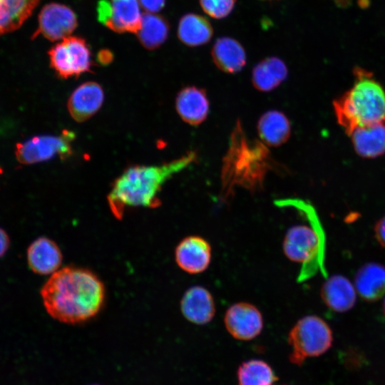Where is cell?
<instances>
[{
  "label": "cell",
  "mask_w": 385,
  "mask_h": 385,
  "mask_svg": "<svg viewBox=\"0 0 385 385\" xmlns=\"http://www.w3.org/2000/svg\"><path fill=\"white\" fill-rule=\"evenodd\" d=\"M169 31V23L164 17L147 12L143 14L141 25L136 34L143 46L154 50L167 40Z\"/></svg>",
  "instance_id": "cell-25"
},
{
  "label": "cell",
  "mask_w": 385,
  "mask_h": 385,
  "mask_svg": "<svg viewBox=\"0 0 385 385\" xmlns=\"http://www.w3.org/2000/svg\"><path fill=\"white\" fill-rule=\"evenodd\" d=\"M104 101L103 89L94 81L78 86L67 101V108L72 118L78 123L84 122L96 114Z\"/></svg>",
  "instance_id": "cell-13"
},
{
  "label": "cell",
  "mask_w": 385,
  "mask_h": 385,
  "mask_svg": "<svg viewBox=\"0 0 385 385\" xmlns=\"http://www.w3.org/2000/svg\"><path fill=\"white\" fill-rule=\"evenodd\" d=\"M197 159L190 150L181 157L156 165H135L126 168L113 183L107 199L113 216L120 220L128 208H155L163 185Z\"/></svg>",
  "instance_id": "cell-2"
},
{
  "label": "cell",
  "mask_w": 385,
  "mask_h": 385,
  "mask_svg": "<svg viewBox=\"0 0 385 385\" xmlns=\"http://www.w3.org/2000/svg\"><path fill=\"white\" fill-rule=\"evenodd\" d=\"M41 295L48 314L66 324H78L94 317L105 300V287L91 271L66 267L53 273Z\"/></svg>",
  "instance_id": "cell-1"
},
{
  "label": "cell",
  "mask_w": 385,
  "mask_h": 385,
  "mask_svg": "<svg viewBox=\"0 0 385 385\" xmlns=\"http://www.w3.org/2000/svg\"><path fill=\"white\" fill-rule=\"evenodd\" d=\"M333 342L332 332L328 324L316 315L299 319L288 334L291 347L289 361L301 366L308 357L319 356L329 350Z\"/></svg>",
  "instance_id": "cell-6"
},
{
  "label": "cell",
  "mask_w": 385,
  "mask_h": 385,
  "mask_svg": "<svg viewBox=\"0 0 385 385\" xmlns=\"http://www.w3.org/2000/svg\"><path fill=\"white\" fill-rule=\"evenodd\" d=\"M352 86L333 103L337 120L349 135L357 128L385 123V90L369 71L356 68Z\"/></svg>",
  "instance_id": "cell-4"
},
{
  "label": "cell",
  "mask_w": 385,
  "mask_h": 385,
  "mask_svg": "<svg viewBox=\"0 0 385 385\" xmlns=\"http://www.w3.org/2000/svg\"><path fill=\"white\" fill-rule=\"evenodd\" d=\"M265 1V0H264ZM266 1V0H265Z\"/></svg>",
  "instance_id": "cell-33"
},
{
  "label": "cell",
  "mask_w": 385,
  "mask_h": 385,
  "mask_svg": "<svg viewBox=\"0 0 385 385\" xmlns=\"http://www.w3.org/2000/svg\"><path fill=\"white\" fill-rule=\"evenodd\" d=\"M180 310L191 323L204 325L212 320L216 307L210 292L202 286L195 285L184 293L180 300Z\"/></svg>",
  "instance_id": "cell-14"
},
{
  "label": "cell",
  "mask_w": 385,
  "mask_h": 385,
  "mask_svg": "<svg viewBox=\"0 0 385 385\" xmlns=\"http://www.w3.org/2000/svg\"><path fill=\"white\" fill-rule=\"evenodd\" d=\"M212 258V247L209 242L199 235L183 238L175 250V260L184 272L197 274L205 272Z\"/></svg>",
  "instance_id": "cell-12"
},
{
  "label": "cell",
  "mask_w": 385,
  "mask_h": 385,
  "mask_svg": "<svg viewBox=\"0 0 385 385\" xmlns=\"http://www.w3.org/2000/svg\"><path fill=\"white\" fill-rule=\"evenodd\" d=\"M175 108L183 121L191 125H198L207 118L210 103L205 90L187 86L178 93Z\"/></svg>",
  "instance_id": "cell-15"
},
{
  "label": "cell",
  "mask_w": 385,
  "mask_h": 385,
  "mask_svg": "<svg viewBox=\"0 0 385 385\" xmlns=\"http://www.w3.org/2000/svg\"><path fill=\"white\" fill-rule=\"evenodd\" d=\"M383 311H384V315H385V299H384V304H383Z\"/></svg>",
  "instance_id": "cell-32"
},
{
  "label": "cell",
  "mask_w": 385,
  "mask_h": 385,
  "mask_svg": "<svg viewBox=\"0 0 385 385\" xmlns=\"http://www.w3.org/2000/svg\"><path fill=\"white\" fill-rule=\"evenodd\" d=\"M140 6L148 13H156L165 6V0H139Z\"/></svg>",
  "instance_id": "cell-28"
},
{
  "label": "cell",
  "mask_w": 385,
  "mask_h": 385,
  "mask_svg": "<svg viewBox=\"0 0 385 385\" xmlns=\"http://www.w3.org/2000/svg\"><path fill=\"white\" fill-rule=\"evenodd\" d=\"M354 287L364 300H379L385 294V267L376 262L364 265L355 274Z\"/></svg>",
  "instance_id": "cell-19"
},
{
  "label": "cell",
  "mask_w": 385,
  "mask_h": 385,
  "mask_svg": "<svg viewBox=\"0 0 385 385\" xmlns=\"http://www.w3.org/2000/svg\"><path fill=\"white\" fill-rule=\"evenodd\" d=\"M77 26L76 14L70 7L59 3H49L38 14V27L33 38L41 35L51 41H61L70 36Z\"/></svg>",
  "instance_id": "cell-10"
},
{
  "label": "cell",
  "mask_w": 385,
  "mask_h": 385,
  "mask_svg": "<svg viewBox=\"0 0 385 385\" xmlns=\"http://www.w3.org/2000/svg\"><path fill=\"white\" fill-rule=\"evenodd\" d=\"M200 6L209 16L221 19L233 10L236 0H199Z\"/></svg>",
  "instance_id": "cell-27"
},
{
  "label": "cell",
  "mask_w": 385,
  "mask_h": 385,
  "mask_svg": "<svg viewBox=\"0 0 385 385\" xmlns=\"http://www.w3.org/2000/svg\"><path fill=\"white\" fill-rule=\"evenodd\" d=\"M260 140L266 145L277 147L286 143L291 134V124L281 111L271 110L261 115L257 123Z\"/></svg>",
  "instance_id": "cell-20"
},
{
  "label": "cell",
  "mask_w": 385,
  "mask_h": 385,
  "mask_svg": "<svg viewBox=\"0 0 385 385\" xmlns=\"http://www.w3.org/2000/svg\"><path fill=\"white\" fill-rule=\"evenodd\" d=\"M113 57L110 51L102 50L98 53L97 59L99 63L105 66L112 61Z\"/></svg>",
  "instance_id": "cell-31"
},
{
  "label": "cell",
  "mask_w": 385,
  "mask_h": 385,
  "mask_svg": "<svg viewBox=\"0 0 385 385\" xmlns=\"http://www.w3.org/2000/svg\"><path fill=\"white\" fill-rule=\"evenodd\" d=\"M374 234L379 243L385 247V215L375 225Z\"/></svg>",
  "instance_id": "cell-29"
},
{
  "label": "cell",
  "mask_w": 385,
  "mask_h": 385,
  "mask_svg": "<svg viewBox=\"0 0 385 385\" xmlns=\"http://www.w3.org/2000/svg\"><path fill=\"white\" fill-rule=\"evenodd\" d=\"M213 35V28L205 17L188 13L178 23V37L185 45L195 47L208 43Z\"/></svg>",
  "instance_id": "cell-23"
},
{
  "label": "cell",
  "mask_w": 385,
  "mask_h": 385,
  "mask_svg": "<svg viewBox=\"0 0 385 385\" xmlns=\"http://www.w3.org/2000/svg\"><path fill=\"white\" fill-rule=\"evenodd\" d=\"M309 225H295L289 227L284 237L282 249L292 262L301 263L304 272L300 279L310 277L319 265L322 268L324 248V234L314 207L306 202Z\"/></svg>",
  "instance_id": "cell-5"
},
{
  "label": "cell",
  "mask_w": 385,
  "mask_h": 385,
  "mask_svg": "<svg viewBox=\"0 0 385 385\" xmlns=\"http://www.w3.org/2000/svg\"><path fill=\"white\" fill-rule=\"evenodd\" d=\"M50 66L61 78L78 77L91 68V52L86 41L68 36L51 47L48 52Z\"/></svg>",
  "instance_id": "cell-7"
},
{
  "label": "cell",
  "mask_w": 385,
  "mask_h": 385,
  "mask_svg": "<svg viewBox=\"0 0 385 385\" xmlns=\"http://www.w3.org/2000/svg\"><path fill=\"white\" fill-rule=\"evenodd\" d=\"M63 255L58 245L45 237L35 240L27 250L31 270L39 274H52L61 265Z\"/></svg>",
  "instance_id": "cell-16"
},
{
  "label": "cell",
  "mask_w": 385,
  "mask_h": 385,
  "mask_svg": "<svg viewBox=\"0 0 385 385\" xmlns=\"http://www.w3.org/2000/svg\"><path fill=\"white\" fill-rule=\"evenodd\" d=\"M211 56L218 69L230 74L240 72L247 62L242 45L228 36L220 37L215 41L211 49Z\"/></svg>",
  "instance_id": "cell-18"
},
{
  "label": "cell",
  "mask_w": 385,
  "mask_h": 385,
  "mask_svg": "<svg viewBox=\"0 0 385 385\" xmlns=\"http://www.w3.org/2000/svg\"><path fill=\"white\" fill-rule=\"evenodd\" d=\"M40 0H0V36L19 29Z\"/></svg>",
  "instance_id": "cell-24"
},
{
  "label": "cell",
  "mask_w": 385,
  "mask_h": 385,
  "mask_svg": "<svg viewBox=\"0 0 385 385\" xmlns=\"http://www.w3.org/2000/svg\"><path fill=\"white\" fill-rule=\"evenodd\" d=\"M321 297L328 308L336 312H345L355 304L356 289L347 278L335 274L323 284Z\"/></svg>",
  "instance_id": "cell-17"
},
{
  "label": "cell",
  "mask_w": 385,
  "mask_h": 385,
  "mask_svg": "<svg viewBox=\"0 0 385 385\" xmlns=\"http://www.w3.org/2000/svg\"><path fill=\"white\" fill-rule=\"evenodd\" d=\"M143 14L139 0H100L97 4L98 21L117 33L136 34Z\"/></svg>",
  "instance_id": "cell-9"
},
{
  "label": "cell",
  "mask_w": 385,
  "mask_h": 385,
  "mask_svg": "<svg viewBox=\"0 0 385 385\" xmlns=\"http://www.w3.org/2000/svg\"><path fill=\"white\" fill-rule=\"evenodd\" d=\"M288 76L285 63L276 56L267 57L257 63L252 71V82L260 91L274 90Z\"/></svg>",
  "instance_id": "cell-22"
},
{
  "label": "cell",
  "mask_w": 385,
  "mask_h": 385,
  "mask_svg": "<svg viewBox=\"0 0 385 385\" xmlns=\"http://www.w3.org/2000/svg\"><path fill=\"white\" fill-rule=\"evenodd\" d=\"M349 135L360 156L374 158L385 153V123L357 128Z\"/></svg>",
  "instance_id": "cell-21"
},
{
  "label": "cell",
  "mask_w": 385,
  "mask_h": 385,
  "mask_svg": "<svg viewBox=\"0 0 385 385\" xmlns=\"http://www.w3.org/2000/svg\"><path fill=\"white\" fill-rule=\"evenodd\" d=\"M9 237L7 233L0 228V257H2L7 251L9 247Z\"/></svg>",
  "instance_id": "cell-30"
},
{
  "label": "cell",
  "mask_w": 385,
  "mask_h": 385,
  "mask_svg": "<svg viewBox=\"0 0 385 385\" xmlns=\"http://www.w3.org/2000/svg\"><path fill=\"white\" fill-rule=\"evenodd\" d=\"M239 385H274L278 380L272 367L260 359L242 363L237 370Z\"/></svg>",
  "instance_id": "cell-26"
},
{
  "label": "cell",
  "mask_w": 385,
  "mask_h": 385,
  "mask_svg": "<svg viewBox=\"0 0 385 385\" xmlns=\"http://www.w3.org/2000/svg\"><path fill=\"white\" fill-rule=\"evenodd\" d=\"M75 134L63 130L59 135H40L16 145L15 156L23 165H31L59 157L66 159L72 154Z\"/></svg>",
  "instance_id": "cell-8"
},
{
  "label": "cell",
  "mask_w": 385,
  "mask_h": 385,
  "mask_svg": "<svg viewBox=\"0 0 385 385\" xmlns=\"http://www.w3.org/2000/svg\"><path fill=\"white\" fill-rule=\"evenodd\" d=\"M276 165L266 145L261 140H250L238 120L222 160L221 199L227 201L232 197L236 187L251 192L261 190L267 173Z\"/></svg>",
  "instance_id": "cell-3"
},
{
  "label": "cell",
  "mask_w": 385,
  "mask_h": 385,
  "mask_svg": "<svg viewBox=\"0 0 385 385\" xmlns=\"http://www.w3.org/2000/svg\"><path fill=\"white\" fill-rule=\"evenodd\" d=\"M224 324L232 337L248 341L260 334L264 327V319L255 305L240 302L232 304L226 310Z\"/></svg>",
  "instance_id": "cell-11"
}]
</instances>
